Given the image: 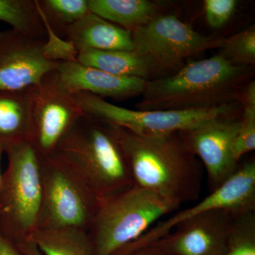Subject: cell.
<instances>
[{"label": "cell", "instance_id": "6da1fadb", "mask_svg": "<svg viewBox=\"0 0 255 255\" xmlns=\"http://www.w3.org/2000/svg\"><path fill=\"white\" fill-rule=\"evenodd\" d=\"M134 184L182 204L200 194L201 162L179 132L142 135L112 125Z\"/></svg>", "mask_w": 255, "mask_h": 255}, {"label": "cell", "instance_id": "7a4b0ae2", "mask_svg": "<svg viewBox=\"0 0 255 255\" xmlns=\"http://www.w3.org/2000/svg\"><path fill=\"white\" fill-rule=\"evenodd\" d=\"M221 54L189 62L177 72L146 80L137 110H194L238 103L251 75Z\"/></svg>", "mask_w": 255, "mask_h": 255}, {"label": "cell", "instance_id": "3957f363", "mask_svg": "<svg viewBox=\"0 0 255 255\" xmlns=\"http://www.w3.org/2000/svg\"><path fill=\"white\" fill-rule=\"evenodd\" d=\"M54 153L85 179L102 201L134 184L112 126L88 114L75 122Z\"/></svg>", "mask_w": 255, "mask_h": 255}, {"label": "cell", "instance_id": "277c9868", "mask_svg": "<svg viewBox=\"0 0 255 255\" xmlns=\"http://www.w3.org/2000/svg\"><path fill=\"white\" fill-rule=\"evenodd\" d=\"M0 184V233L20 251L39 226L43 188L41 158L31 142L8 146Z\"/></svg>", "mask_w": 255, "mask_h": 255}, {"label": "cell", "instance_id": "5b68a950", "mask_svg": "<svg viewBox=\"0 0 255 255\" xmlns=\"http://www.w3.org/2000/svg\"><path fill=\"white\" fill-rule=\"evenodd\" d=\"M180 206L135 184L102 201L88 231L95 255H118Z\"/></svg>", "mask_w": 255, "mask_h": 255}, {"label": "cell", "instance_id": "8992f818", "mask_svg": "<svg viewBox=\"0 0 255 255\" xmlns=\"http://www.w3.org/2000/svg\"><path fill=\"white\" fill-rule=\"evenodd\" d=\"M40 158L43 201L38 228H72L88 232L102 201L59 155Z\"/></svg>", "mask_w": 255, "mask_h": 255}, {"label": "cell", "instance_id": "52a82bcc", "mask_svg": "<svg viewBox=\"0 0 255 255\" xmlns=\"http://www.w3.org/2000/svg\"><path fill=\"white\" fill-rule=\"evenodd\" d=\"M133 50L148 64L151 80L179 70L184 60L221 48L224 38L206 36L173 14H159L132 32Z\"/></svg>", "mask_w": 255, "mask_h": 255}, {"label": "cell", "instance_id": "ba28073f", "mask_svg": "<svg viewBox=\"0 0 255 255\" xmlns=\"http://www.w3.org/2000/svg\"><path fill=\"white\" fill-rule=\"evenodd\" d=\"M84 113L142 135L187 131L212 119L235 117L238 104L194 110L142 111L119 107L92 94H74Z\"/></svg>", "mask_w": 255, "mask_h": 255}, {"label": "cell", "instance_id": "9c48e42d", "mask_svg": "<svg viewBox=\"0 0 255 255\" xmlns=\"http://www.w3.org/2000/svg\"><path fill=\"white\" fill-rule=\"evenodd\" d=\"M85 114L56 70L32 88L31 142L40 157L54 153L62 139Z\"/></svg>", "mask_w": 255, "mask_h": 255}, {"label": "cell", "instance_id": "30bf717a", "mask_svg": "<svg viewBox=\"0 0 255 255\" xmlns=\"http://www.w3.org/2000/svg\"><path fill=\"white\" fill-rule=\"evenodd\" d=\"M215 209L230 210L236 214L255 211V160L238 167L228 180L196 205L156 223L143 236L117 255L129 254L149 246L168 235L179 223Z\"/></svg>", "mask_w": 255, "mask_h": 255}, {"label": "cell", "instance_id": "8fae6325", "mask_svg": "<svg viewBox=\"0 0 255 255\" xmlns=\"http://www.w3.org/2000/svg\"><path fill=\"white\" fill-rule=\"evenodd\" d=\"M241 119H212L187 131L179 132L189 151L205 167L211 191L216 190L237 170L232 147Z\"/></svg>", "mask_w": 255, "mask_h": 255}, {"label": "cell", "instance_id": "7c38bea8", "mask_svg": "<svg viewBox=\"0 0 255 255\" xmlns=\"http://www.w3.org/2000/svg\"><path fill=\"white\" fill-rule=\"evenodd\" d=\"M46 41L12 28L0 31V91L31 88L56 70L59 62L48 59L44 54Z\"/></svg>", "mask_w": 255, "mask_h": 255}, {"label": "cell", "instance_id": "4fadbf2b", "mask_svg": "<svg viewBox=\"0 0 255 255\" xmlns=\"http://www.w3.org/2000/svg\"><path fill=\"white\" fill-rule=\"evenodd\" d=\"M235 214L227 209L206 211L179 223L168 235L151 245L171 255H226Z\"/></svg>", "mask_w": 255, "mask_h": 255}, {"label": "cell", "instance_id": "5bb4252c", "mask_svg": "<svg viewBox=\"0 0 255 255\" xmlns=\"http://www.w3.org/2000/svg\"><path fill=\"white\" fill-rule=\"evenodd\" d=\"M60 80L73 94L85 92L102 97L126 100L141 95L146 80L112 75L75 61L59 62Z\"/></svg>", "mask_w": 255, "mask_h": 255}, {"label": "cell", "instance_id": "9a60e30c", "mask_svg": "<svg viewBox=\"0 0 255 255\" xmlns=\"http://www.w3.org/2000/svg\"><path fill=\"white\" fill-rule=\"evenodd\" d=\"M65 37L78 53L88 50H133L131 31L92 12L69 27Z\"/></svg>", "mask_w": 255, "mask_h": 255}, {"label": "cell", "instance_id": "2e32d148", "mask_svg": "<svg viewBox=\"0 0 255 255\" xmlns=\"http://www.w3.org/2000/svg\"><path fill=\"white\" fill-rule=\"evenodd\" d=\"M33 87L18 91H0V145L4 149L31 140Z\"/></svg>", "mask_w": 255, "mask_h": 255}, {"label": "cell", "instance_id": "e0dca14e", "mask_svg": "<svg viewBox=\"0 0 255 255\" xmlns=\"http://www.w3.org/2000/svg\"><path fill=\"white\" fill-rule=\"evenodd\" d=\"M89 5L91 12L131 32L161 14L148 0H89Z\"/></svg>", "mask_w": 255, "mask_h": 255}, {"label": "cell", "instance_id": "ac0fdd59", "mask_svg": "<svg viewBox=\"0 0 255 255\" xmlns=\"http://www.w3.org/2000/svg\"><path fill=\"white\" fill-rule=\"evenodd\" d=\"M77 61L120 77L150 80L148 64L134 51L88 50L79 53Z\"/></svg>", "mask_w": 255, "mask_h": 255}, {"label": "cell", "instance_id": "d6986e66", "mask_svg": "<svg viewBox=\"0 0 255 255\" xmlns=\"http://www.w3.org/2000/svg\"><path fill=\"white\" fill-rule=\"evenodd\" d=\"M32 241L42 255H95L88 232L77 228H38Z\"/></svg>", "mask_w": 255, "mask_h": 255}, {"label": "cell", "instance_id": "ffe728a7", "mask_svg": "<svg viewBox=\"0 0 255 255\" xmlns=\"http://www.w3.org/2000/svg\"><path fill=\"white\" fill-rule=\"evenodd\" d=\"M0 21L31 38L47 39L48 33L37 0H0Z\"/></svg>", "mask_w": 255, "mask_h": 255}, {"label": "cell", "instance_id": "44dd1931", "mask_svg": "<svg viewBox=\"0 0 255 255\" xmlns=\"http://www.w3.org/2000/svg\"><path fill=\"white\" fill-rule=\"evenodd\" d=\"M45 26L57 36L91 12L89 0H37Z\"/></svg>", "mask_w": 255, "mask_h": 255}, {"label": "cell", "instance_id": "7402d4cb", "mask_svg": "<svg viewBox=\"0 0 255 255\" xmlns=\"http://www.w3.org/2000/svg\"><path fill=\"white\" fill-rule=\"evenodd\" d=\"M226 255H255V211L233 215Z\"/></svg>", "mask_w": 255, "mask_h": 255}, {"label": "cell", "instance_id": "603a6c76", "mask_svg": "<svg viewBox=\"0 0 255 255\" xmlns=\"http://www.w3.org/2000/svg\"><path fill=\"white\" fill-rule=\"evenodd\" d=\"M221 54L239 66L251 67L255 63V26H250L236 34L225 38Z\"/></svg>", "mask_w": 255, "mask_h": 255}, {"label": "cell", "instance_id": "cb8c5ba5", "mask_svg": "<svg viewBox=\"0 0 255 255\" xmlns=\"http://www.w3.org/2000/svg\"><path fill=\"white\" fill-rule=\"evenodd\" d=\"M239 130L233 141V158L239 163L245 154L255 149V107H243Z\"/></svg>", "mask_w": 255, "mask_h": 255}, {"label": "cell", "instance_id": "d4e9b609", "mask_svg": "<svg viewBox=\"0 0 255 255\" xmlns=\"http://www.w3.org/2000/svg\"><path fill=\"white\" fill-rule=\"evenodd\" d=\"M238 1L236 0H205L204 11L210 27L222 28L232 17Z\"/></svg>", "mask_w": 255, "mask_h": 255}, {"label": "cell", "instance_id": "484cf974", "mask_svg": "<svg viewBox=\"0 0 255 255\" xmlns=\"http://www.w3.org/2000/svg\"><path fill=\"white\" fill-rule=\"evenodd\" d=\"M0 255H23L17 248L11 244L0 233Z\"/></svg>", "mask_w": 255, "mask_h": 255}, {"label": "cell", "instance_id": "4316f807", "mask_svg": "<svg viewBox=\"0 0 255 255\" xmlns=\"http://www.w3.org/2000/svg\"><path fill=\"white\" fill-rule=\"evenodd\" d=\"M124 255H171L169 253L164 251L162 248H159L155 245L150 246L137 250L136 251L132 252L131 253Z\"/></svg>", "mask_w": 255, "mask_h": 255}, {"label": "cell", "instance_id": "83f0119b", "mask_svg": "<svg viewBox=\"0 0 255 255\" xmlns=\"http://www.w3.org/2000/svg\"><path fill=\"white\" fill-rule=\"evenodd\" d=\"M23 255H42L33 242L28 243L20 250Z\"/></svg>", "mask_w": 255, "mask_h": 255}, {"label": "cell", "instance_id": "f1b7e54d", "mask_svg": "<svg viewBox=\"0 0 255 255\" xmlns=\"http://www.w3.org/2000/svg\"><path fill=\"white\" fill-rule=\"evenodd\" d=\"M4 153V147L2 145H0V184H1V177H2V173L1 171V158H2L3 154Z\"/></svg>", "mask_w": 255, "mask_h": 255}]
</instances>
